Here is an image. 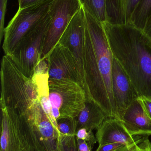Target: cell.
I'll return each mask as SVG.
<instances>
[{"mask_svg":"<svg viewBox=\"0 0 151 151\" xmlns=\"http://www.w3.org/2000/svg\"><path fill=\"white\" fill-rule=\"evenodd\" d=\"M50 19L48 12L41 21L22 38L9 56L30 78H32L35 67L41 61L44 38Z\"/></svg>","mask_w":151,"mask_h":151,"instance_id":"5b68a950","label":"cell"},{"mask_svg":"<svg viewBox=\"0 0 151 151\" xmlns=\"http://www.w3.org/2000/svg\"><path fill=\"white\" fill-rule=\"evenodd\" d=\"M122 122L132 136L151 135V119L144 111L138 98L127 109Z\"/></svg>","mask_w":151,"mask_h":151,"instance_id":"5bb4252c","label":"cell"},{"mask_svg":"<svg viewBox=\"0 0 151 151\" xmlns=\"http://www.w3.org/2000/svg\"><path fill=\"white\" fill-rule=\"evenodd\" d=\"M45 0H18L19 9H22Z\"/></svg>","mask_w":151,"mask_h":151,"instance_id":"4316f807","label":"cell"},{"mask_svg":"<svg viewBox=\"0 0 151 151\" xmlns=\"http://www.w3.org/2000/svg\"><path fill=\"white\" fill-rule=\"evenodd\" d=\"M21 118L33 151H58L60 132L44 112L40 102L34 112Z\"/></svg>","mask_w":151,"mask_h":151,"instance_id":"52a82bcc","label":"cell"},{"mask_svg":"<svg viewBox=\"0 0 151 151\" xmlns=\"http://www.w3.org/2000/svg\"><path fill=\"white\" fill-rule=\"evenodd\" d=\"M46 59L49 79L70 80L83 87V79L79 65L68 48L58 43Z\"/></svg>","mask_w":151,"mask_h":151,"instance_id":"30bf717a","label":"cell"},{"mask_svg":"<svg viewBox=\"0 0 151 151\" xmlns=\"http://www.w3.org/2000/svg\"><path fill=\"white\" fill-rule=\"evenodd\" d=\"M151 13V0H141L131 19L130 24L143 31Z\"/></svg>","mask_w":151,"mask_h":151,"instance_id":"ac0fdd59","label":"cell"},{"mask_svg":"<svg viewBox=\"0 0 151 151\" xmlns=\"http://www.w3.org/2000/svg\"><path fill=\"white\" fill-rule=\"evenodd\" d=\"M49 85L50 100L55 119L77 118L87 101L82 85L67 79H49Z\"/></svg>","mask_w":151,"mask_h":151,"instance_id":"277c9868","label":"cell"},{"mask_svg":"<svg viewBox=\"0 0 151 151\" xmlns=\"http://www.w3.org/2000/svg\"><path fill=\"white\" fill-rule=\"evenodd\" d=\"M137 144L132 146H126L117 151H137Z\"/></svg>","mask_w":151,"mask_h":151,"instance_id":"f546056e","label":"cell"},{"mask_svg":"<svg viewBox=\"0 0 151 151\" xmlns=\"http://www.w3.org/2000/svg\"><path fill=\"white\" fill-rule=\"evenodd\" d=\"M126 146H127L120 143L109 144L99 145L96 151H117Z\"/></svg>","mask_w":151,"mask_h":151,"instance_id":"484cf974","label":"cell"},{"mask_svg":"<svg viewBox=\"0 0 151 151\" xmlns=\"http://www.w3.org/2000/svg\"><path fill=\"white\" fill-rule=\"evenodd\" d=\"M99 145L120 143L126 146L135 145L140 138H135L129 133L122 121L107 118L98 128L96 134Z\"/></svg>","mask_w":151,"mask_h":151,"instance_id":"4fadbf2b","label":"cell"},{"mask_svg":"<svg viewBox=\"0 0 151 151\" xmlns=\"http://www.w3.org/2000/svg\"><path fill=\"white\" fill-rule=\"evenodd\" d=\"M58 128L60 134L75 135L77 131V118H59L56 120Z\"/></svg>","mask_w":151,"mask_h":151,"instance_id":"ffe728a7","label":"cell"},{"mask_svg":"<svg viewBox=\"0 0 151 151\" xmlns=\"http://www.w3.org/2000/svg\"><path fill=\"white\" fill-rule=\"evenodd\" d=\"M112 90L117 119L122 121L127 109L139 96L130 78L114 56Z\"/></svg>","mask_w":151,"mask_h":151,"instance_id":"8fae6325","label":"cell"},{"mask_svg":"<svg viewBox=\"0 0 151 151\" xmlns=\"http://www.w3.org/2000/svg\"><path fill=\"white\" fill-rule=\"evenodd\" d=\"M0 151H33L21 117L13 109L1 106Z\"/></svg>","mask_w":151,"mask_h":151,"instance_id":"9c48e42d","label":"cell"},{"mask_svg":"<svg viewBox=\"0 0 151 151\" xmlns=\"http://www.w3.org/2000/svg\"><path fill=\"white\" fill-rule=\"evenodd\" d=\"M32 79L37 87L39 100L44 112L58 128L56 120L53 117L49 98V76L48 71L34 72Z\"/></svg>","mask_w":151,"mask_h":151,"instance_id":"e0dca14e","label":"cell"},{"mask_svg":"<svg viewBox=\"0 0 151 151\" xmlns=\"http://www.w3.org/2000/svg\"><path fill=\"white\" fill-rule=\"evenodd\" d=\"M148 137L140 138L137 144V151H151V143Z\"/></svg>","mask_w":151,"mask_h":151,"instance_id":"cb8c5ba5","label":"cell"},{"mask_svg":"<svg viewBox=\"0 0 151 151\" xmlns=\"http://www.w3.org/2000/svg\"><path fill=\"white\" fill-rule=\"evenodd\" d=\"M141 0H105L106 21L114 25L130 24Z\"/></svg>","mask_w":151,"mask_h":151,"instance_id":"9a60e30c","label":"cell"},{"mask_svg":"<svg viewBox=\"0 0 151 151\" xmlns=\"http://www.w3.org/2000/svg\"><path fill=\"white\" fill-rule=\"evenodd\" d=\"M103 24L113 56L139 96L151 98V40L143 30L131 24Z\"/></svg>","mask_w":151,"mask_h":151,"instance_id":"7a4b0ae2","label":"cell"},{"mask_svg":"<svg viewBox=\"0 0 151 151\" xmlns=\"http://www.w3.org/2000/svg\"><path fill=\"white\" fill-rule=\"evenodd\" d=\"M143 108L147 115L151 119V98L144 96L138 97Z\"/></svg>","mask_w":151,"mask_h":151,"instance_id":"d4e9b609","label":"cell"},{"mask_svg":"<svg viewBox=\"0 0 151 151\" xmlns=\"http://www.w3.org/2000/svg\"><path fill=\"white\" fill-rule=\"evenodd\" d=\"M58 151H78L76 135L60 134Z\"/></svg>","mask_w":151,"mask_h":151,"instance_id":"44dd1931","label":"cell"},{"mask_svg":"<svg viewBox=\"0 0 151 151\" xmlns=\"http://www.w3.org/2000/svg\"><path fill=\"white\" fill-rule=\"evenodd\" d=\"M8 0H0V42L4 35V23Z\"/></svg>","mask_w":151,"mask_h":151,"instance_id":"603a6c76","label":"cell"},{"mask_svg":"<svg viewBox=\"0 0 151 151\" xmlns=\"http://www.w3.org/2000/svg\"><path fill=\"white\" fill-rule=\"evenodd\" d=\"M1 106L13 109L23 117L31 113L40 102L37 87L10 57L2 58Z\"/></svg>","mask_w":151,"mask_h":151,"instance_id":"3957f363","label":"cell"},{"mask_svg":"<svg viewBox=\"0 0 151 151\" xmlns=\"http://www.w3.org/2000/svg\"><path fill=\"white\" fill-rule=\"evenodd\" d=\"M86 18L83 7L70 21L58 43L69 50L77 61L83 79V51Z\"/></svg>","mask_w":151,"mask_h":151,"instance_id":"7c38bea8","label":"cell"},{"mask_svg":"<svg viewBox=\"0 0 151 151\" xmlns=\"http://www.w3.org/2000/svg\"><path fill=\"white\" fill-rule=\"evenodd\" d=\"M78 151H92L86 141L76 138Z\"/></svg>","mask_w":151,"mask_h":151,"instance_id":"83f0119b","label":"cell"},{"mask_svg":"<svg viewBox=\"0 0 151 151\" xmlns=\"http://www.w3.org/2000/svg\"><path fill=\"white\" fill-rule=\"evenodd\" d=\"M82 6L101 23L106 21L105 0H79Z\"/></svg>","mask_w":151,"mask_h":151,"instance_id":"d6986e66","label":"cell"},{"mask_svg":"<svg viewBox=\"0 0 151 151\" xmlns=\"http://www.w3.org/2000/svg\"><path fill=\"white\" fill-rule=\"evenodd\" d=\"M53 0H45L22 9H18L4 28L2 48L9 56L22 38L35 27L48 12Z\"/></svg>","mask_w":151,"mask_h":151,"instance_id":"8992f818","label":"cell"},{"mask_svg":"<svg viewBox=\"0 0 151 151\" xmlns=\"http://www.w3.org/2000/svg\"><path fill=\"white\" fill-rule=\"evenodd\" d=\"M75 135L76 138L86 141L91 150L98 142L96 137L94 135L93 131H88L85 128H81L78 129L76 131Z\"/></svg>","mask_w":151,"mask_h":151,"instance_id":"7402d4cb","label":"cell"},{"mask_svg":"<svg viewBox=\"0 0 151 151\" xmlns=\"http://www.w3.org/2000/svg\"><path fill=\"white\" fill-rule=\"evenodd\" d=\"M84 10L83 88L87 100L99 106L107 118L117 119L112 90L113 54L103 23Z\"/></svg>","mask_w":151,"mask_h":151,"instance_id":"6da1fadb","label":"cell"},{"mask_svg":"<svg viewBox=\"0 0 151 151\" xmlns=\"http://www.w3.org/2000/svg\"><path fill=\"white\" fill-rule=\"evenodd\" d=\"M107 118L102 108L93 101H86L84 109L77 118V131L85 128L90 131L98 129Z\"/></svg>","mask_w":151,"mask_h":151,"instance_id":"2e32d148","label":"cell"},{"mask_svg":"<svg viewBox=\"0 0 151 151\" xmlns=\"http://www.w3.org/2000/svg\"><path fill=\"white\" fill-rule=\"evenodd\" d=\"M81 6L79 0H53L49 10L51 19L44 38L41 60L46 59L58 43L70 21Z\"/></svg>","mask_w":151,"mask_h":151,"instance_id":"ba28073f","label":"cell"},{"mask_svg":"<svg viewBox=\"0 0 151 151\" xmlns=\"http://www.w3.org/2000/svg\"><path fill=\"white\" fill-rule=\"evenodd\" d=\"M143 31L151 40V13L147 19Z\"/></svg>","mask_w":151,"mask_h":151,"instance_id":"f1b7e54d","label":"cell"}]
</instances>
